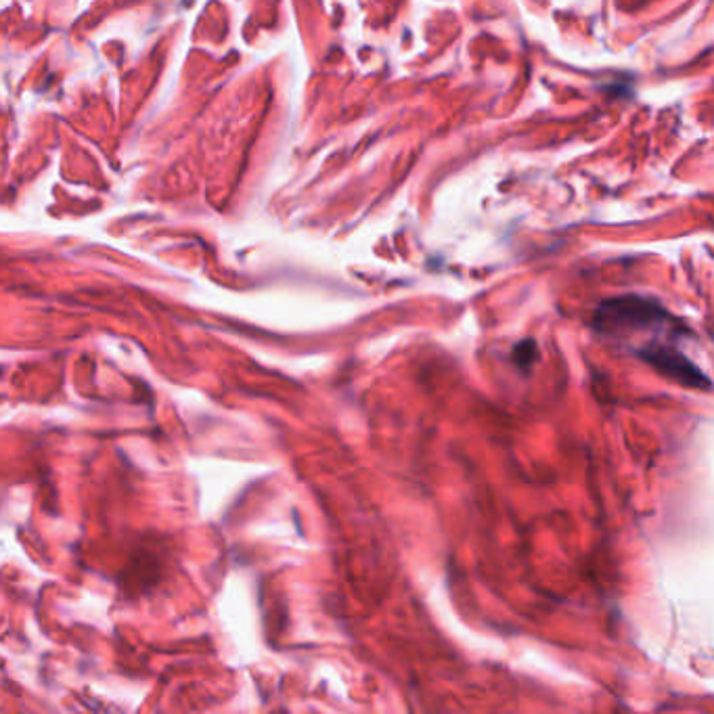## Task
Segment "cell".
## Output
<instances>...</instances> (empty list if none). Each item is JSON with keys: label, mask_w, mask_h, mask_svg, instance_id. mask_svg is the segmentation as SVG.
Listing matches in <instances>:
<instances>
[{"label": "cell", "mask_w": 714, "mask_h": 714, "mask_svg": "<svg viewBox=\"0 0 714 714\" xmlns=\"http://www.w3.org/2000/svg\"><path fill=\"white\" fill-rule=\"evenodd\" d=\"M537 352L535 342H521L520 346H516V363L518 365H526L532 363V354Z\"/></svg>", "instance_id": "2"}, {"label": "cell", "mask_w": 714, "mask_h": 714, "mask_svg": "<svg viewBox=\"0 0 714 714\" xmlns=\"http://www.w3.org/2000/svg\"><path fill=\"white\" fill-rule=\"evenodd\" d=\"M596 329L681 386L713 387L711 377L679 348L685 333L681 323L654 300L638 296L606 300L596 312Z\"/></svg>", "instance_id": "1"}]
</instances>
